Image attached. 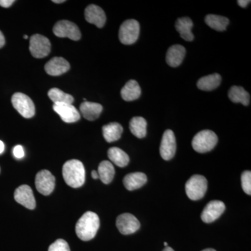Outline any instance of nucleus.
<instances>
[{
  "label": "nucleus",
  "mask_w": 251,
  "mask_h": 251,
  "mask_svg": "<svg viewBox=\"0 0 251 251\" xmlns=\"http://www.w3.org/2000/svg\"><path fill=\"white\" fill-rule=\"evenodd\" d=\"M85 17L87 22L95 25L99 28L103 27L106 21V16L103 10L95 4L89 5L86 8Z\"/></svg>",
  "instance_id": "2eb2a0df"
},
{
  "label": "nucleus",
  "mask_w": 251,
  "mask_h": 251,
  "mask_svg": "<svg viewBox=\"0 0 251 251\" xmlns=\"http://www.w3.org/2000/svg\"><path fill=\"white\" fill-rule=\"evenodd\" d=\"M202 251H216L214 250V249H204V250H203Z\"/></svg>",
  "instance_id": "ea45409f"
},
{
  "label": "nucleus",
  "mask_w": 251,
  "mask_h": 251,
  "mask_svg": "<svg viewBox=\"0 0 251 251\" xmlns=\"http://www.w3.org/2000/svg\"><path fill=\"white\" fill-rule=\"evenodd\" d=\"M53 110L66 123H74L80 119V112L72 104H54Z\"/></svg>",
  "instance_id": "4468645a"
},
{
  "label": "nucleus",
  "mask_w": 251,
  "mask_h": 251,
  "mask_svg": "<svg viewBox=\"0 0 251 251\" xmlns=\"http://www.w3.org/2000/svg\"><path fill=\"white\" fill-rule=\"evenodd\" d=\"M122 99L126 101H132L139 99L141 95V89L137 81L130 80L122 89Z\"/></svg>",
  "instance_id": "412c9836"
},
{
  "label": "nucleus",
  "mask_w": 251,
  "mask_h": 251,
  "mask_svg": "<svg viewBox=\"0 0 251 251\" xmlns=\"http://www.w3.org/2000/svg\"><path fill=\"white\" fill-rule=\"evenodd\" d=\"M140 24L134 19L127 20L122 23L119 31V39L125 45H131L139 37Z\"/></svg>",
  "instance_id": "39448f33"
},
{
  "label": "nucleus",
  "mask_w": 251,
  "mask_h": 251,
  "mask_svg": "<svg viewBox=\"0 0 251 251\" xmlns=\"http://www.w3.org/2000/svg\"><path fill=\"white\" fill-rule=\"evenodd\" d=\"M193 27V21L188 17L180 18L175 23L176 31L179 33L180 36L186 41H192L194 39V35L191 31Z\"/></svg>",
  "instance_id": "aec40b11"
},
{
  "label": "nucleus",
  "mask_w": 251,
  "mask_h": 251,
  "mask_svg": "<svg viewBox=\"0 0 251 251\" xmlns=\"http://www.w3.org/2000/svg\"><path fill=\"white\" fill-rule=\"evenodd\" d=\"M99 179L105 184H110L115 176V168L111 162L103 161L99 164L98 168Z\"/></svg>",
  "instance_id": "a878e982"
},
{
  "label": "nucleus",
  "mask_w": 251,
  "mask_h": 251,
  "mask_svg": "<svg viewBox=\"0 0 251 251\" xmlns=\"http://www.w3.org/2000/svg\"><path fill=\"white\" fill-rule=\"evenodd\" d=\"M102 129L104 138L108 143H113L120 140L123 133L122 125L117 122H112L103 126Z\"/></svg>",
  "instance_id": "4be33fe9"
},
{
  "label": "nucleus",
  "mask_w": 251,
  "mask_h": 251,
  "mask_svg": "<svg viewBox=\"0 0 251 251\" xmlns=\"http://www.w3.org/2000/svg\"><path fill=\"white\" fill-rule=\"evenodd\" d=\"M100 220L98 215L92 211H87L82 216L75 226V232L81 240L90 241L94 239L98 232Z\"/></svg>",
  "instance_id": "f257e3e1"
},
{
  "label": "nucleus",
  "mask_w": 251,
  "mask_h": 251,
  "mask_svg": "<svg viewBox=\"0 0 251 251\" xmlns=\"http://www.w3.org/2000/svg\"><path fill=\"white\" fill-rule=\"evenodd\" d=\"M70 69V64L63 57H53L46 63L45 71L52 76H58L65 74Z\"/></svg>",
  "instance_id": "dca6fc26"
},
{
  "label": "nucleus",
  "mask_w": 251,
  "mask_h": 251,
  "mask_svg": "<svg viewBox=\"0 0 251 251\" xmlns=\"http://www.w3.org/2000/svg\"><path fill=\"white\" fill-rule=\"evenodd\" d=\"M53 33L57 37L69 38L74 41L80 40L81 38L80 29L76 25L65 20L59 21L54 25Z\"/></svg>",
  "instance_id": "6e6552de"
},
{
  "label": "nucleus",
  "mask_w": 251,
  "mask_h": 251,
  "mask_svg": "<svg viewBox=\"0 0 251 251\" xmlns=\"http://www.w3.org/2000/svg\"><path fill=\"white\" fill-rule=\"evenodd\" d=\"M52 2L56 3V4H60V3L65 2V1L64 0H58V1L57 0H53Z\"/></svg>",
  "instance_id": "4c0bfd02"
},
{
  "label": "nucleus",
  "mask_w": 251,
  "mask_h": 251,
  "mask_svg": "<svg viewBox=\"0 0 251 251\" xmlns=\"http://www.w3.org/2000/svg\"><path fill=\"white\" fill-rule=\"evenodd\" d=\"M116 225L117 229L122 234L128 235L133 234L139 229L140 224L139 221L133 214H121L117 217Z\"/></svg>",
  "instance_id": "9d476101"
},
{
  "label": "nucleus",
  "mask_w": 251,
  "mask_h": 251,
  "mask_svg": "<svg viewBox=\"0 0 251 251\" xmlns=\"http://www.w3.org/2000/svg\"><path fill=\"white\" fill-rule=\"evenodd\" d=\"M80 110L84 118L89 121H94L100 116L103 106L99 103L85 101L81 103Z\"/></svg>",
  "instance_id": "a211bd4d"
},
{
  "label": "nucleus",
  "mask_w": 251,
  "mask_h": 251,
  "mask_svg": "<svg viewBox=\"0 0 251 251\" xmlns=\"http://www.w3.org/2000/svg\"><path fill=\"white\" fill-rule=\"evenodd\" d=\"M62 175L64 181L69 186L80 188L85 181V167L79 160H70L63 166Z\"/></svg>",
  "instance_id": "f03ea898"
},
{
  "label": "nucleus",
  "mask_w": 251,
  "mask_h": 251,
  "mask_svg": "<svg viewBox=\"0 0 251 251\" xmlns=\"http://www.w3.org/2000/svg\"><path fill=\"white\" fill-rule=\"evenodd\" d=\"M24 39H28V36L27 35H25L24 36Z\"/></svg>",
  "instance_id": "79ce46f5"
},
{
  "label": "nucleus",
  "mask_w": 251,
  "mask_h": 251,
  "mask_svg": "<svg viewBox=\"0 0 251 251\" xmlns=\"http://www.w3.org/2000/svg\"><path fill=\"white\" fill-rule=\"evenodd\" d=\"M221 82V75L214 74L201 77L198 81L197 86L198 89L202 91H212L217 88Z\"/></svg>",
  "instance_id": "393cba45"
},
{
  "label": "nucleus",
  "mask_w": 251,
  "mask_h": 251,
  "mask_svg": "<svg viewBox=\"0 0 251 251\" xmlns=\"http://www.w3.org/2000/svg\"><path fill=\"white\" fill-rule=\"evenodd\" d=\"M207 180L202 175H193L186 183V193L190 199L198 201L202 199L207 190Z\"/></svg>",
  "instance_id": "20e7f679"
},
{
  "label": "nucleus",
  "mask_w": 251,
  "mask_h": 251,
  "mask_svg": "<svg viewBox=\"0 0 251 251\" xmlns=\"http://www.w3.org/2000/svg\"><path fill=\"white\" fill-rule=\"evenodd\" d=\"M164 246H165V247H168V243H167V242H165V243H164Z\"/></svg>",
  "instance_id": "a19ab883"
},
{
  "label": "nucleus",
  "mask_w": 251,
  "mask_h": 251,
  "mask_svg": "<svg viewBox=\"0 0 251 251\" xmlns=\"http://www.w3.org/2000/svg\"><path fill=\"white\" fill-rule=\"evenodd\" d=\"M14 2V0H0V6L4 8H9Z\"/></svg>",
  "instance_id": "473e14b6"
},
{
  "label": "nucleus",
  "mask_w": 251,
  "mask_h": 251,
  "mask_svg": "<svg viewBox=\"0 0 251 251\" xmlns=\"http://www.w3.org/2000/svg\"><path fill=\"white\" fill-rule=\"evenodd\" d=\"M35 185L36 189L41 194L49 196L54 191L55 178L50 172L43 170L36 174Z\"/></svg>",
  "instance_id": "1a4fd4ad"
},
{
  "label": "nucleus",
  "mask_w": 251,
  "mask_h": 251,
  "mask_svg": "<svg viewBox=\"0 0 251 251\" xmlns=\"http://www.w3.org/2000/svg\"><path fill=\"white\" fill-rule=\"evenodd\" d=\"M242 186L244 192L247 195H251V171H244L242 173Z\"/></svg>",
  "instance_id": "c756f323"
},
{
  "label": "nucleus",
  "mask_w": 251,
  "mask_h": 251,
  "mask_svg": "<svg viewBox=\"0 0 251 251\" xmlns=\"http://www.w3.org/2000/svg\"><path fill=\"white\" fill-rule=\"evenodd\" d=\"M228 97L229 100L233 103H240L245 106H247L250 104V94L243 87H239V86H233L229 89Z\"/></svg>",
  "instance_id": "5701e85b"
},
{
  "label": "nucleus",
  "mask_w": 251,
  "mask_h": 251,
  "mask_svg": "<svg viewBox=\"0 0 251 251\" xmlns=\"http://www.w3.org/2000/svg\"><path fill=\"white\" fill-rule=\"evenodd\" d=\"M51 50L49 39L41 34H34L29 41V51L35 58L41 59L47 57Z\"/></svg>",
  "instance_id": "0eeeda50"
},
{
  "label": "nucleus",
  "mask_w": 251,
  "mask_h": 251,
  "mask_svg": "<svg viewBox=\"0 0 251 251\" xmlns=\"http://www.w3.org/2000/svg\"><path fill=\"white\" fill-rule=\"evenodd\" d=\"M14 198L16 202L29 209L36 207L35 198L32 190L27 185H22L16 188L14 193Z\"/></svg>",
  "instance_id": "ddd939ff"
},
{
  "label": "nucleus",
  "mask_w": 251,
  "mask_h": 251,
  "mask_svg": "<svg viewBox=\"0 0 251 251\" xmlns=\"http://www.w3.org/2000/svg\"><path fill=\"white\" fill-rule=\"evenodd\" d=\"M4 151V144L3 143L2 141L0 140V154L3 153V151Z\"/></svg>",
  "instance_id": "e433bc0d"
},
{
  "label": "nucleus",
  "mask_w": 251,
  "mask_h": 251,
  "mask_svg": "<svg viewBox=\"0 0 251 251\" xmlns=\"http://www.w3.org/2000/svg\"><path fill=\"white\" fill-rule=\"evenodd\" d=\"M225 209H226V206L222 201H211L203 209L201 219L206 224H210L219 219L224 212Z\"/></svg>",
  "instance_id": "f8f14e48"
},
{
  "label": "nucleus",
  "mask_w": 251,
  "mask_h": 251,
  "mask_svg": "<svg viewBox=\"0 0 251 251\" xmlns=\"http://www.w3.org/2000/svg\"><path fill=\"white\" fill-rule=\"evenodd\" d=\"M11 103L14 108L25 118H31L35 115V105L26 94L17 92L13 95Z\"/></svg>",
  "instance_id": "423d86ee"
},
{
  "label": "nucleus",
  "mask_w": 251,
  "mask_h": 251,
  "mask_svg": "<svg viewBox=\"0 0 251 251\" xmlns=\"http://www.w3.org/2000/svg\"><path fill=\"white\" fill-rule=\"evenodd\" d=\"M13 153L16 158H22L25 156L24 149L21 145H17L14 148Z\"/></svg>",
  "instance_id": "2f4dec72"
},
{
  "label": "nucleus",
  "mask_w": 251,
  "mask_h": 251,
  "mask_svg": "<svg viewBox=\"0 0 251 251\" xmlns=\"http://www.w3.org/2000/svg\"><path fill=\"white\" fill-rule=\"evenodd\" d=\"M49 251H71L69 244L64 239H59L50 246Z\"/></svg>",
  "instance_id": "7c9ffc66"
},
{
  "label": "nucleus",
  "mask_w": 251,
  "mask_h": 251,
  "mask_svg": "<svg viewBox=\"0 0 251 251\" xmlns=\"http://www.w3.org/2000/svg\"><path fill=\"white\" fill-rule=\"evenodd\" d=\"M205 23L209 27L216 31H223L226 29L228 25V18L218 15L209 14L205 17Z\"/></svg>",
  "instance_id": "cd10ccee"
},
{
  "label": "nucleus",
  "mask_w": 251,
  "mask_h": 251,
  "mask_svg": "<svg viewBox=\"0 0 251 251\" xmlns=\"http://www.w3.org/2000/svg\"><path fill=\"white\" fill-rule=\"evenodd\" d=\"M250 0H249H249H239V1H237V4L242 8L247 7L248 5L250 4Z\"/></svg>",
  "instance_id": "72a5a7b5"
},
{
  "label": "nucleus",
  "mask_w": 251,
  "mask_h": 251,
  "mask_svg": "<svg viewBox=\"0 0 251 251\" xmlns=\"http://www.w3.org/2000/svg\"><path fill=\"white\" fill-rule=\"evenodd\" d=\"M5 44V39L4 36L3 35L2 32L0 31V49L2 48Z\"/></svg>",
  "instance_id": "f704fd0d"
},
{
  "label": "nucleus",
  "mask_w": 251,
  "mask_h": 251,
  "mask_svg": "<svg viewBox=\"0 0 251 251\" xmlns=\"http://www.w3.org/2000/svg\"><path fill=\"white\" fill-rule=\"evenodd\" d=\"M176 144L173 130H166L162 137L160 153L163 159L169 161L175 156L176 153Z\"/></svg>",
  "instance_id": "9b49d317"
},
{
  "label": "nucleus",
  "mask_w": 251,
  "mask_h": 251,
  "mask_svg": "<svg viewBox=\"0 0 251 251\" xmlns=\"http://www.w3.org/2000/svg\"><path fill=\"white\" fill-rule=\"evenodd\" d=\"M148 177L143 173H133L126 175L123 183L125 188L128 191L138 189L146 184Z\"/></svg>",
  "instance_id": "6ab92c4d"
},
{
  "label": "nucleus",
  "mask_w": 251,
  "mask_h": 251,
  "mask_svg": "<svg viewBox=\"0 0 251 251\" xmlns=\"http://www.w3.org/2000/svg\"><path fill=\"white\" fill-rule=\"evenodd\" d=\"M109 159L120 168L126 167L129 163V156L125 151L118 148H111L108 151Z\"/></svg>",
  "instance_id": "b1692460"
},
{
  "label": "nucleus",
  "mask_w": 251,
  "mask_h": 251,
  "mask_svg": "<svg viewBox=\"0 0 251 251\" xmlns=\"http://www.w3.org/2000/svg\"><path fill=\"white\" fill-rule=\"evenodd\" d=\"M218 137L210 130H201L195 135L192 140V147L198 153H206L215 148Z\"/></svg>",
  "instance_id": "7ed1b4c3"
},
{
  "label": "nucleus",
  "mask_w": 251,
  "mask_h": 251,
  "mask_svg": "<svg viewBox=\"0 0 251 251\" xmlns=\"http://www.w3.org/2000/svg\"><path fill=\"white\" fill-rule=\"evenodd\" d=\"M163 251H175L174 250H173V249H172V248L171 247H166V249H164V250H163Z\"/></svg>",
  "instance_id": "58836bf2"
},
{
  "label": "nucleus",
  "mask_w": 251,
  "mask_h": 251,
  "mask_svg": "<svg viewBox=\"0 0 251 251\" xmlns=\"http://www.w3.org/2000/svg\"><path fill=\"white\" fill-rule=\"evenodd\" d=\"M92 177H93V179H99L98 172H97V171H92Z\"/></svg>",
  "instance_id": "c9c22d12"
},
{
  "label": "nucleus",
  "mask_w": 251,
  "mask_h": 251,
  "mask_svg": "<svg viewBox=\"0 0 251 251\" xmlns=\"http://www.w3.org/2000/svg\"><path fill=\"white\" fill-rule=\"evenodd\" d=\"M186 55V49L181 45H174L168 49L166 54V62L171 67H179Z\"/></svg>",
  "instance_id": "f3484780"
},
{
  "label": "nucleus",
  "mask_w": 251,
  "mask_h": 251,
  "mask_svg": "<svg viewBox=\"0 0 251 251\" xmlns=\"http://www.w3.org/2000/svg\"><path fill=\"white\" fill-rule=\"evenodd\" d=\"M147 123L145 118L135 117L131 119L129 123V128L131 133L138 138H143L147 135Z\"/></svg>",
  "instance_id": "bb28decb"
},
{
  "label": "nucleus",
  "mask_w": 251,
  "mask_h": 251,
  "mask_svg": "<svg viewBox=\"0 0 251 251\" xmlns=\"http://www.w3.org/2000/svg\"><path fill=\"white\" fill-rule=\"evenodd\" d=\"M49 98L54 104H72L74 98L70 94L65 93L58 88H52L48 93Z\"/></svg>",
  "instance_id": "c85d7f7f"
}]
</instances>
